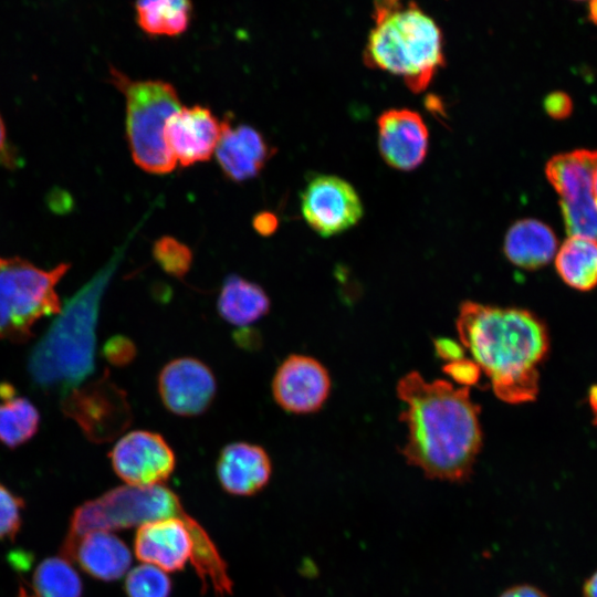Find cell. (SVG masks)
<instances>
[{"mask_svg": "<svg viewBox=\"0 0 597 597\" xmlns=\"http://www.w3.org/2000/svg\"><path fill=\"white\" fill-rule=\"evenodd\" d=\"M396 390L407 407L399 417L407 427L400 449L406 462L431 480L468 482L483 444L481 408L470 388L441 379L428 381L410 371L398 380Z\"/></svg>", "mask_w": 597, "mask_h": 597, "instance_id": "6da1fadb", "label": "cell"}, {"mask_svg": "<svg viewBox=\"0 0 597 597\" xmlns=\"http://www.w3.org/2000/svg\"><path fill=\"white\" fill-rule=\"evenodd\" d=\"M455 326L461 345L490 378L499 399L517 405L537 397L538 366L551 347L543 320L524 308L467 301Z\"/></svg>", "mask_w": 597, "mask_h": 597, "instance_id": "7a4b0ae2", "label": "cell"}, {"mask_svg": "<svg viewBox=\"0 0 597 597\" xmlns=\"http://www.w3.org/2000/svg\"><path fill=\"white\" fill-rule=\"evenodd\" d=\"M115 255L61 307L28 358L32 384L67 394L95 370L96 328L104 292L118 266Z\"/></svg>", "mask_w": 597, "mask_h": 597, "instance_id": "3957f363", "label": "cell"}, {"mask_svg": "<svg viewBox=\"0 0 597 597\" xmlns=\"http://www.w3.org/2000/svg\"><path fill=\"white\" fill-rule=\"evenodd\" d=\"M364 62L401 76L413 92L425 90L444 64L443 36L434 19L415 2L377 1Z\"/></svg>", "mask_w": 597, "mask_h": 597, "instance_id": "277c9868", "label": "cell"}, {"mask_svg": "<svg viewBox=\"0 0 597 597\" xmlns=\"http://www.w3.org/2000/svg\"><path fill=\"white\" fill-rule=\"evenodd\" d=\"M109 74L125 96L126 137L134 163L149 174L172 171L177 163L167 147L165 129L181 108L175 86L161 80H132L113 66Z\"/></svg>", "mask_w": 597, "mask_h": 597, "instance_id": "5b68a950", "label": "cell"}, {"mask_svg": "<svg viewBox=\"0 0 597 597\" xmlns=\"http://www.w3.org/2000/svg\"><path fill=\"white\" fill-rule=\"evenodd\" d=\"M69 269L64 262L44 270L20 256L0 258V341L25 343L38 321L59 314L56 286Z\"/></svg>", "mask_w": 597, "mask_h": 597, "instance_id": "8992f818", "label": "cell"}, {"mask_svg": "<svg viewBox=\"0 0 597 597\" xmlns=\"http://www.w3.org/2000/svg\"><path fill=\"white\" fill-rule=\"evenodd\" d=\"M597 150H574L552 157L545 174L561 197V209L568 237L597 241V206L593 196Z\"/></svg>", "mask_w": 597, "mask_h": 597, "instance_id": "52a82bcc", "label": "cell"}, {"mask_svg": "<svg viewBox=\"0 0 597 597\" xmlns=\"http://www.w3.org/2000/svg\"><path fill=\"white\" fill-rule=\"evenodd\" d=\"M61 410L94 443L114 440L133 420L127 394L113 381L107 369L98 378L65 394Z\"/></svg>", "mask_w": 597, "mask_h": 597, "instance_id": "ba28073f", "label": "cell"}, {"mask_svg": "<svg viewBox=\"0 0 597 597\" xmlns=\"http://www.w3.org/2000/svg\"><path fill=\"white\" fill-rule=\"evenodd\" d=\"M301 209L306 223L322 237L352 228L364 213L354 186L334 175H317L307 182L301 193Z\"/></svg>", "mask_w": 597, "mask_h": 597, "instance_id": "9c48e42d", "label": "cell"}, {"mask_svg": "<svg viewBox=\"0 0 597 597\" xmlns=\"http://www.w3.org/2000/svg\"><path fill=\"white\" fill-rule=\"evenodd\" d=\"M109 460L114 472L126 485H161L176 467V455L166 439L149 430H134L112 448Z\"/></svg>", "mask_w": 597, "mask_h": 597, "instance_id": "30bf717a", "label": "cell"}, {"mask_svg": "<svg viewBox=\"0 0 597 597\" xmlns=\"http://www.w3.org/2000/svg\"><path fill=\"white\" fill-rule=\"evenodd\" d=\"M157 389L169 412L179 417H197L212 405L217 379L206 363L185 356L168 362L160 369Z\"/></svg>", "mask_w": 597, "mask_h": 597, "instance_id": "8fae6325", "label": "cell"}, {"mask_svg": "<svg viewBox=\"0 0 597 597\" xmlns=\"http://www.w3.org/2000/svg\"><path fill=\"white\" fill-rule=\"evenodd\" d=\"M332 389L328 370L314 357L291 354L276 368L271 390L275 404L293 415L317 412Z\"/></svg>", "mask_w": 597, "mask_h": 597, "instance_id": "7c38bea8", "label": "cell"}, {"mask_svg": "<svg viewBox=\"0 0 597 597\" xmlns=\"http://www.w3.org/2000/svg\"><path fill=\"white\" fill-rule=\"evenodd\" d=\"M378 147L384 160L400 170H410L425 159L429 132L421 115L410 108H388L377 118Z\"/></svg>", "mask_w": 597, "mask_h": 597, "instance_id": "4fadbf2b", "label": "cell"}, {"mask_svg": "<svg viewBox=\"0 0 597 597\" xmlns=\"http://www.w3.org/2000/svg\"><path fill=\"white\" fill-rule=\"evenodd\" d=\"M222 133V122L205 106L182 107L169 119L165 140L182 167L207 161L214 154Z\"/></svg>", "mask_w": 597, "mask_h": 597, "instance_id": "5bb4252c", "label": "cell"}, {"mask_svg": "<svg viewBox=\"0 0 597 597\" xmlns=\"http://www.w3.org/2000/svg\"><path fill=\"white\" fill-rule=\"evenodd\" d=\"M216 471L219 483L227 493L250 496L269 483L272 462L261 446L238 441L222 448Z\"/></svg>", "mask_w": 597, "mask_h": 597, "instance_id": "9a60e30c", "label": "cell"}, {"mask_svg": "<svg viewBox=\"0 0 597 597\" xmlns=\"http://www.w3.org/2000/svg\"><path fill=\"white\" fill-rule=\"evenodd\" d=\"M214 154L223 174L239 182L256 177L273 149L255 128L245 124L233 127L227 118Z\"/></svg>", "mask_w": 597, "mask_h": 597, "instance_id": "2e32d148", "label": "cell"}, {"mask_svg": "<svg viewBox=\"0 0 597 597\" xmlns=\"http://www.w3.org/2000/svg\"><path fill=\"white\" fill-rule=\"evenodd\" d=\"M69 561L76 562L93 578L113 582L127 573L132 554L126 544L112 532L93 531L76 541Z\"/></svg>", "mask_w": 597, "mask_h": 597, "instance_id": "e0dca14e", "label": "cell"}, {"mask_svg": "<svg viewBox=\"0 0 597 597\" xmlns=\"http://www.w3.org/2000/svg\"><path fill=\"white\" fill-rule=\"evenodd\" d=\"M504 254L514 265L537 270L554 258L558 241L553 229L543 221L525 218L515 221L504 238Z\"/></svg>", "mask_w": 597, "mask_h": 597, "instance_id": "ac0fdd59", "label": "cell"}, {"mask_svg": "<svg viewBox=\"0 0 597 597\" xmlns=\"http://www.w3.org/2000/svg\"><path fill=\"white\" fill-rule=\"evenodd\" d=\"M270 308L271 300L261 285L238 274L224 277L217 300V311L222 320L247 327L265 316Z\"/></svg>", "mask_w": 597, "mask_h": 597, "instance_id": "d6986e66", "label": "cell"}, {"mask_svg": "<svg viewBox=\"0 0 597 597\" xmlns=\"http://www.w3.org/2000/svg\"><path fill=\"white\" fill-rule=\"evenodd\" d=\"M555 269L565 284L580 292L597 286V241L568 237L557 249Z\"/></svg>", "mask_w": 597, "mask_h": 597, "instance_id": "ffe728a7", "label": "cell"}, {"mask_svg": "<svg viewBox=\"0 0 597 597\" xmlns=\"http://www.w3.org/2000/svg\"><path fill=\"white\" fill-rule=\"evenodd\" d=\"M0 442L14 449L38 432L40 412L28 398L18 396L9 383H0Z\"/></svg>", "mask_w": 597, "mask_h": 597, "instance_id": "44dd1931", "label": "cell"}, {"mask_svg": "<svg viewBox=\"0 0 597 597\" xmlns=\"http://www.w3.org/2000/svg\"><path fill=\"white\" fill-rule=\"evenodd\" d=\"M192 6L185 0L138 1L136 21L150 35L174 36L184 33L190 22Z\"/></svg>", "mask_w": 597, "mask_h": 597, "instance_id": "7402d4cb", "label": "cell"}, {"mask_svg": "<svg viewBox=\"0 0 597 597\" xmlns=\"http://www.w3.org/2000/svg\"><path fill=\"white\" fill-rule=\"evenodd\" d=\"M32 587L38 597H81L83 593L81 577L62 556L48 557L38 565Z\"/></svg>", "mask_w": 597, "mask_h": 597, "instance_id": "603a6c76", "label": "cell"}, {"mask_svg": "<svg viewBox=\"0 0 597 597\" xmlns=\"http://www.w3.org/2000/svg\"><path fill=\"white\" fill-rule=\"evenodd\" d=\"M124 588L127 597H170L171 579L160 568L142 564L128 572Z\"/></svg>", "mask_w": 597, "mask_h": 597, "instance_id": "cb8c5ba5", "label": "cell"}, {"mask_svg": "<svg viewBox=\"0 0 597 597\" xmlns=\"http://www.w3.org/2000/svg\"><path fill=\"white\" fill-rule=\"evenodd\" d=\"M151 253L164 272L179 280L186 276L192 265L191 249L170 235L158 238L153 244Z\"/></svg>", "mask_w": 597, "mask_h": 597, "instance_id": "d4e9b609", "label": "cell"}, {"mask_svg": "<svg viewBox=\"0 0 597 597\" xmlns=\"http://www.w3.org/2000/svg\"><path fill=\"white\" fill-rule=\"evenodd\" d=\"M25 503L0 483V541L14 540L22 525V511Z\"/></svg>", "mask_w": 597, "mask_h": 597, "instance_id": "484cf974", "label": "cell"}, {"mask_svg": "<svg viewBox=\"0 0 597 597\" xmlns=\"http://www.w3.org/2000/svg\"><path fill=\"white\" fill-rule=\"evenodd\" d=\"M102 354L109 364L124 367L133 363L137 355V347L129 337L114 335L104 344Z\"/></svg>", "mask_w": 597, "mask_h": 597, "instance_id": "4316f807", "label": "cell"}, {"mask_svg": "<svg viewBox=\"0 0 597 597\" xmlns=\"http://www.w3.org/2000/svg\"><path fill=\"white\" fill-rule=\"evenodd\" d=\"M443 371L455 383L460 384L462 387H468L475 385L481 375L480 367L472 360L468 358L458 359L454 362L447 363L443 366Z\"/></svg>", "mask_w": 597, "mask_h": 597, "instance_id": "83f0119b", "label": "cell"}, {"mask_svg": "<svg viewBox=\"0 0 597 597\" xmlns=\"http://www.w3.org/2000/svg\"><path fill=\"white\" fill-rule=\"evenodd\" d=\"M544 108L551 117L562 119L572 113L573 103L564 92H553L544 100Z\"/></svg>", "mask_w": 597, "mask_h": 597, "instance_id": "f1b7e54d", "label": "cell"}, {"mask_svg": "<svg viewBox=\"0 0 597 597\" xmlns=\"http://www.w3.org/2000/svg\"><path fill=\"white\" fill-rule=\"evenodd\" d=\"M437 355L447 363L464 358V347L450 338H438L434 341Z\"/></svg>", "mask_w": 597, "mask_h": 597, "instance_id": "f546056e", "label": "cell"}, {"mask_svg": "<svg viewBox=\"0 0 597 597\" xmlns=\"http://www.w3.org/2000/svg\"><path fill=\"white\" fill-rule=\"evenodd\" d=\"M252 226L260 235L270 237L276 231L279 219L271 211H261L253 217Z\"/></svg>", "mask_w": 597, "mask_h": 597, "instance_id": "4dcf8cb0", "label": "cell"}, {"mask_svg": "<svg viewBox=\"0 0 597 597\" xmlns=\"http://www.w3.org/2000/svg\"><path fill=\"white\" fill-rule=\"evenodd\" d=\"M498 597H548L541 588L531 584H517L504 589Z\"/></svg>", "mask_w": 597, "mask_h": 597, "instance_id": "1f68e13d", "label": "cell"}, {"mask_svg": "<svg viewBox=\"0 0 597 597\" xmlns=\"http://www.w3.org/2000/svg\"><path fill=\"white\" fill-rule=\"evenodd\" d=\"M234 338L237 339L238 345L249 349L251 346L256 348L260 336L256 335L255 331L245 328L240 332L238 331Z\"/></svg>", "mask_w": 597, "mask_h": 597, "instance_id": "d6a6232c", "label": "cell"}, {"mask_svg": "<svg viewBox=\"0 0 597 597\" xmlns=\"http://www.w3.org/2000/svg\"><path fill=\"white\" fill-rule=\"evenodd\" d=\"M583 597H597V570L585 580Z\"/></svg>", "mask_w": 597, "mask_h": 597, "instance_id": "836d02e7", "label": "cell"}, {"mask_svg": "<svg viewBox=\"0 0 597 597\" xmlns=\"http://www.w3.org/2000/svg\"><path fill=\"white\" fill-rule=\"evenodd\" d=\"M588 404L594 417V423L597 426V385L591 386L588 391Z\"/></svg>", "mask_w": 597, "mask_h": 597, "instance_id": "e575fe53", "label": "cell"}, {"mask_svg": "<svg viewBox=\"0 0 597 597\" xmlns=\"http://www.w3.org/2000/svg\"><path fill=\"white\" fill-rule=\"evenodd\" d=\"M4 145H6V126H4L2 116L0 115V153L3 150Z\"/></svg>", "mask_w": 597, "mask_h": 597, "instance_id": "d590c367", "label": "cell"}, {"mask_svg": "<svg viewBox=\"0 0 597 597\" xmlns=\"http://www.w3.org/2000/svg\"><path fill=\"white\" fill-rule=\"evenodd\" d=\"M589 18L597 23V0L590 1L588 6Z\"/></svg>", "mask_w": 597, "mask_h": 597, "instance_id": "8d00e7d4", "label": "cell"}, {"mask_svg": "<svg viewBox=\"0 0 597 597\" xmlns=\"http://www.w3.org/2000/svg\"><path fill=\"white\" fill-rule=\"evenodd\" d=\"M593 196H594L595 203L597 206V171H596L595 177H594Z\"/></svg>", "mask_w": 597, "mask_h": 597, "instance_id": "74e56055", "label": "cell"}, {"mask_svg": "<svg viewBox=\"0 0 597 597\" xmlns=\"http://www.w3.org/2000/svg\"><path fill=\"white\" fill-rule=\"evenodd\" d=\"M18 597H32V596L28 595L24 588L20 587Z\"/></svg>", "mask_w": 597, "mask_h": 597, "instance_id": "f35d334b", "label": "cell"}]
</instances>
